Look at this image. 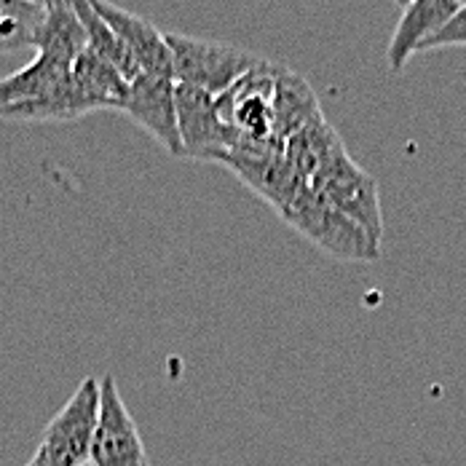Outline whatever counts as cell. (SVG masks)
Here are the masks:
<instances>
[{
    "label": "cell",
    "instance_id": "1",
    "mask_svg": "<svg viewBox=\"0 0 466 466\" xmlns=\"http://www.w3.org/2000/svg\"><path fill=\"white\" fill-rule=\"evenodd\" d=\"M70 67L48 54H35L30 65L0 78V118L11 121H73L78 118Z\"/></svg>",
    "mask_w": 466,
    "mask_h": 466
},
{
    "label": "cell",
    "instance_id": "2",
    "mask_svg": "<svg viewBox=\"0 0 466 466\" xmlns=\"http://www.w3.org/2000/svg\"><path fill=\"white\" fill-rule=\"evenodd\" d=\"M281 220L309 238L325 255L343 263H373L380 258V241L373 238L351 218L329 207L319 193L309 186L298 190V196L279 212Z\"/></svg>",
    "mask_w": 466,
    "mask_h": 466
},
{
    "label": "cell",
    "instance_id": "3",
    "mask_svg": "<svg viewBox=\"0 0 466 466\" xmlns=\"http://www.w3.org/2000/svg\"><path fill=\"white\" fill-rule=\"evenodd\" d=\"M164 38L172 54L175 81L196 86L212 96L228 92L236 81H241L263 62V56H255L247 48L215 44L183 33H164Z\"/></svg>",
    "mask_w": 466,
    "mask_h": 466
},
{
    "label": "cell",
    "instance_id": "4",
    "mask_svg": "<svg viewBox=\"0 0 466 466\" xmlns=\"http://www.w3.org/2000/svg\"><path fill=\"white\" fill-rule=\"evenodd\" d=\"M309 187L319 193L329 207L351 218L357 226H362L373 238L380 241L383 215H380L378 186L362 167L351 161L346 147L332 153V158L311 177Z\"/></svg>",
    "mask_w": 466,
    "mask_h": 466
},
{
    "label": "cell",
    "instance_id": "5",
    "mask_svg": "<svg viewBox=\"0 0 466 466\" xmlns=\"http://www.w3.org/2000/svg\"><path fill=\"white\" fill-rule=\"evenodd\" d=\"M99 416V378L86 375L62 410L48 420L41 440V451L56 466L89 464L92 437Z\"/></svg>",
    "mask_w": 466,
    "mask_h": 466
},
{
    "label": "cell",
    "instance_id": "6",
    "mask_svg": "<svg viewBox=\"0 0 466 466\" xmlns=\"http://www.w3.org/2000/svg\"><path fill=\"white\" fill-rule=\"evenodd\" d=\"M89 461L92 466H150L137 420L129 413L113 375L99 378V416Z\"/></svg>",
    "mask_w": 466,
    "mask_h": 466
},
{
    "label": "cell",
    "instance_id": "7",
    "mask_svg": "<svg viewBox=\"0 0 466 466\" xmlns=\"http://www.w3.org/2000/svg\"><path fill=\"white\" fill-rule=\"evenodd\" d=\"M177 129L183 142V158L223 164L238 145V135L220 118L215 96L196 86L177 84Z\"/></svg>",
    "mask_w": 466,
    "mask_h": 466
},
{
    "label": "cell",
    "instance_id": "8",
    "mask_svg": "<svg viewBox=\"0 0 466 466\" xmlns=\"http://www.w3.org/2000/svg\"><path fill=\"white\" fill-rule=\"evenodd\" d=\"M177 81L172 76L142 73L132 84L124 102V113L142 127L150 137L161 142L175 158H183V142L177 129Z\"/></svg>",
    "mask_w": 466,
    "mask_h": 466
},
{
    "label": "cell",
    "instance_id": "9",
    "mask_svg": "<svg viewBox=\"0 0 466 466\" xmlns=\"http://www.w3.org/2000/svg\"><path fill=\"white\" fill-rule=\"evenodd\" d=\"M94 11L105 19V25L121 38V44L129 48V54L135 56L140 73L150 76H172V54L167 46L164 33L150 25L147 19H142L137 14L110 3V0H92Z\"/></svg>",
    "mask_w": 466,
    "mask_h": 466
},
{
    "label": "cell",
    "instance_id": "10",
    "mask_svg": "<svg viewBox=\"0 0 466 466\" xmlns=\"http://www.w3.org/2000/svg\"><path fill=\"white\" fill-rule=\"evenodd\" d=\"M70 89L78 118L94 110H124L129 81L92 48H84L70 67Z\"/></svg>",
    "mask_w": 466,
    "mask_h": 466
},
{
    "label": "cell",
    "instance_id": "11",
    "mask_svg": "<svg viewBox=\"0 0 466 466\" xmlns=\"http://www.w3.org/2000/svg\"><path fill=\"white\" fill-rule=\"evenodd\" d=\"M459 8H461V0H410L389 41V51H386L389 70L402 73L410 56L419 54L420 44L437 35L453 19Z\"/></svg>",
    "mask_w": 466,
    "mask_h": 466
},
{
    "label": "cell",
    "instance_id": "12",
    "mask_svg": "<svg viewBox=\"0 0 466 466\" xmlns=\"http://www.w3.org/2000/svg\"><path fill=\"white\" fill-rule=\"evenodd\" d=\"M233 175H238L247 186L252 187L258 196H263L268 204L277 207L281 212L295 196L298 190L306 186L298 172L292 169V164L287 161L284 153H231L223 161Z\"/></svg>",
    "mask_w": 466,
    "mask_h": 466
},
{
    "label": "cell",
    "instance_id": "13",
    "mask_svg": "<svg viewBox=\"0 0 466 466\" xmlns=\"http://www.w3.org/2000/svg\"><path fill=\"white\" fill-rule=\"evenodd\" d=\"M33 48H38V54H48V56L62 59L67 65H73L76 56L86 48L84 25L67 0H51L48 3L46 16L33 35Z\"/></svg>",
    "mask_w": 466,
    "mask_h": 466
},
{
    "label": "cell",
    "instance_id": "14",
    "mask_svg": "<svg viewBox=\"0 0 466 466\" xmlns=\"http://www.w3.org/2000/svg\"><path fill=\"white\" fill-rule=\"evenodd\" d=\"M70 8L78 14L81 25H84V33H86V48H92L96 56H102L105 62H110L129 84L142 76L135 56L129 54V48L121 44V38L105 25V19L94 11L92 0H67Z\"/></svg>",
    "mask_w": 466,
    "mask_h": 466
},
{
    "label": "cell",
    "instance_id": "15",
    "mask_svg": "<svg viewBox=\"0 0 466 466\" xmlns=\"http://www.w3.org/2000/svg\"><path fill=\"white\" fill-rule=\"evenodd\" d=\"M451 46H466V3H461V8L453 14V19L429 41L420 44L419 51H437V48H451Z\"/></svg>",
    "mask_w": 466,
    "mask_h": 466
},
{
    "label": "cell",
    "instance_id": "16",
    "mask_svg": "<svg viewBox=\"0 0 466 466\" xmlns=\"http://www.w3.org/2000/svg\"><path fill=\"white\" fill-rule=\"evenodd\" d=\"M25 466H56V464H54V461L48 459L46 453H44V451L38 448V451L33 453V459H30V461H27V464H25Z\"/></svg>",
    "mask_w": 466,
    "mask_h": 466
},
{
    "label": "cell",
    "instance_id": "17",
    "mask_svg": "<svg viewBox=\"0 0 466 466\" xmlns=\"http://www.w3.org/2000/svg\"><path fill=\"white\" fill-rule=\"evenodd\" d=\"M394 3H397V5H400V8H405V5H408V3H410V0H394Z\"/></svg>",
    "mask_w": 466,
    "mask_h": 466
},
{
    "label": "cell",
    "instance_id": "18",
    "mask_svg": "<svg viewBox=\"0 0 466 466\" xmlns=\"http://www.w3.org/2000/svg\"><path fill=\"white\" fill-rule=\"evenodd\" d=\"M33 3H41V5H48L51 0H33Z\"/></svg>",
    "mask_w": 466,
    "mask_h": 466
}]
</instances>
